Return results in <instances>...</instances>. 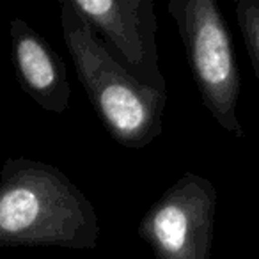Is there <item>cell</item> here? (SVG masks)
Listing matches in <instances>:
<instances>
[{
    "mask_svg": "<svg viewBox=\"0 0 259 259\" xmlns=\"http://www.w3.org/2000/svg\"><path fill=\"white\" fill-rule=\"evenodd\" d=\"M101 227L85 194L50 163L11 156L0 169V247L96 248Z\"/></svg>",
    "mask_w": 259,
    "mask_h": 259,
    "instance_id": "6da1fadb",
    "label": "cell"
},
{
    "mask_svg": "<svg viewBox=\"0 0 259 259\" xmlns=\"http://www.w3.org/2000/svg\"><path fill=\"white\" fill-rule=\"evenodd\" d=\"M62 39L94 112L117 144L142 149L162 135L167 94L142 85L107 52L98 36L71 8L59 6Z\"/></svg>",
    "mask_w": 259,
    "mask_h": 259,
    "instance_id": "7a4b0ae2",
    "label": "cell"
},
{
    "mask_svg": "<svg viewBox=\"0 0 259 259\" xmlns=\"http://www.w3.org/2000/svg\"><path fill=\"white\" fill-rule=\"evenodd\" d=\"M167 11L178 25L202 107L227 134L245 139L238 119L241 76L233 36L219 4L215 0H170Z\"/></svg>",
    "mask_w": 259,
    "mask_h": 259,
    "instance_id": "3957f363",
    "label": "cell"
},
{
    "mask_svg": "<svg viewBox=\"0 0 259 259\" xmlns=\"http://www.w3.org/2000/svg\"><path fill=\"white\" fill-rule=\"evenodd\" d=\"M217 201L208 178L185 172L144 213L139 238L155 259H211Z\"/></svg>",
    "mask_w": 259,
    "mask_h": 259,
    "instance_id": "277c9868",
    "label": "cell"
},
{
    "mask_svg": "<svg viewBox=\"0 0 259 259\" xmlns=\"http://www.w3.org/2000/svg\"><path fill=\"white\" fill-rule=\"evenodd\" d=\"M69 4L130 75L167 94L158 64V20L153 0H69Z\"/></svg>",
    "mask_w": 259,
    "mask_h": 259,
    "instance_id": "5b68a950",
    "label": "cell"
},
{
    "mask_svg": "<svg viewBox=\"0 0 259 259\" xmlns=\"http://www.w3.org/2000/svg\"><path fill=\"white\" fill-rule=\"evenodd\" d=\"M9 34L11 62L20 89L43 110L64 114L71 100V85L62 57L22 18H11Z\"/></svg>",
    "mask_w": 259,
    "mask_h": 259,
    "instance_id": "8992f818",
    "label": "cell"
},
{
    "mask_svg": "<svg viewBox=\"0 0 259 259\" xmlns=\"http://www.w3.org/2000/svg\"><path fill=\"white\" fill-rule=\"evenodd\" d=\"M234 16L259 82V0H238L234 4Z\"/></svg>",
    "mask_w": 259,
    "mask_h": 259,
    "instance_id": "52a82bcc",
    "label": "cell"
}]
</instances>
